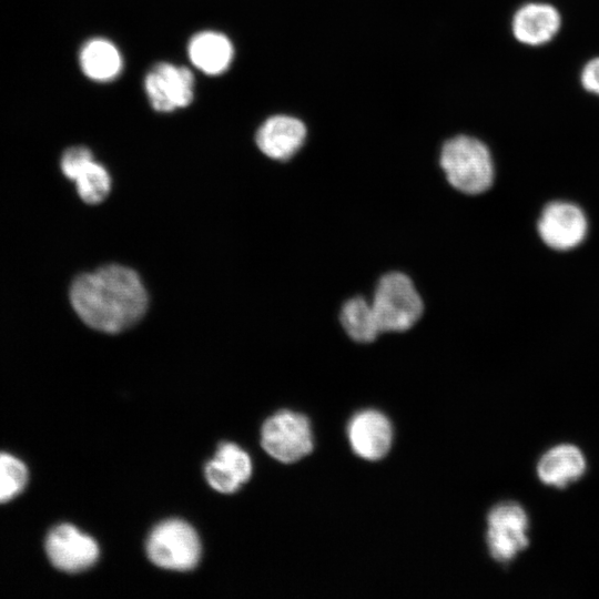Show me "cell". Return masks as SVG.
I'll use <instances>...</instances> for the list:
<instances>
[{"mask_svg":"<svg viewBox=\"0 0 599 599\" xmlns=\"http://www.w3.org/2000/svg\"><path fill=\"white\" fill-rule=\"evenodd\" d=\"M370 303L382 334L408 332L425 313V302L414 280L398 270L378 277Z\"/></svg>","mask_w":599,"mask_h":599,"instance_id":"3","label":"cell"},{"mask_svg":"<svg viewBox=\"0 0 599 599\" xmlns=\"http://www.w3.org/2000/svg\"><path fill=\"white\" fill-rule=\"evenodd\" d=\"M187 55L191 63L206 75L226 72L234 59V47L222 32L204 30L189 41Z\"/></svg>","mask_w":599,"mask_h":599,"instance_id":"15","label":"cell"},{"mask_svg":"<svg viewBox=\"0 0 599 599\" xmlns=\"http://www.w3.org/2000/svg\"><path fill=\"white\" fill-rule=\"evenodd\" d=\"M205 478L209 485L219 493H235L252 475L250 456L237 445L224 443L220 445L205 466Z\"/></svg>","mask_w":599,"mask_h":599,"instance_id":"14","label":"cell"},{"mask_svg":"<svg viewBox=\"0 0 599 599\" xmlns=\"http://www.w3.org/2000/svg\"><path fill=\"white\" fill-rule=\"evenodd\" d=\"M45 551L57 569L70 573L89 569L100 555L95 540L69 524L59 525L49 532Z\"/></svg>","mask_w":599,"mask_h":599,"instance_id":"8","label":"cell"},{"mask_svg":"<svg viewBox=\"0 0 599 599\" xmlns=\"http://www.w3.org/2000/svg\"><path fill=\"white\" fill-rule=\"evenodd\" d=\"M261 444L274 459L284 464L295 463L314 448L311 423L302 414L277 412L263 424Z\"/></svg>","mask_w":599,"mask_h":599,"instance_id":"6","label":"cell"},{"mask_svg":"<svg viewBox=\"0 0 599 599\" xmlns=\"http://www.w3.org/2000/svg\"><path fill=\"white\" fill-rule=\"evenodd\" d=\"M580 82L586 91L599 95V57L590 59L583 65Z\"/></svg>","mask_w":599,"mask_h":599,"instance_id":"20","label":"cell"},{"mask_svg":"<svg viewBox=\"0 0 599 599\" xmlns=\"http://www.w3.org/2000/svg\"><path fill=\"white\" fill-rule=\"evenodd\" d=\"M347 438L353 451L366 460H379L389 451L393 427L380 412L366 409L356 413L347 426Z\"/></svg>","mask_w":599,"mask_h":599,"instance_id":"9","label":"cell"},{"mask_svg":"<svg viewBox=\"0 0 599 599\" xmlns=\"http://www.w3.org/2000/svg\"><path fill=\"white\" fill-rule=\"evenodd\" d=\"M305 124L297 118L277 114L266 119L257 129L255 142L260 151L275 161L292 159L304 145Z\"/></svg>","mask_w":599,"mask_h":599,"instance_id":"11","label":"cell"},{"mask_svg":"<svg viewBox=\"0 0 599 599\" xmlns=\"http://www.w3.org/2000/svg\"><path fill=\"white\" fill-rule=\"evenodd\" d=\"M28 481L26 465L14 456L0 453V502L18 496Z\"/></svg>","mask_w":599,"mask_h":599,"instance_id":"19","label":"cell"},{"mask_svg":"<svg viewBox=\"0 0 599 599\" xmlns=\"http://www.w3.org/2000/svg\"><path fill=\"white\" fill-rule=\"evenodd\" d=\"M150 561L163 569L189 571L201 558V542L194 528L180 519L159 524L146 541Z\"/></svg>","mask_w":599,"mask_h":599,"instance_id":"4","label":"cell"},{"mask_svg":"<svg viewBox=\"0 0 599 599\" xmlns=\"http://www.w3.org/2000/svg\"><path fill=\"white\" fill-rule=\"evenodd\" d=\"M529 516L516 501L494 506L487 516L486 544L490 557L510 564L529 546Z\"/></svg>","mask_w":599,"mask_h":599,"instance_id":"5","label":"cell"},{"mask_svg":"<svg viewBox=\"0 0 599 599\" xmlns=\"http://www.w3.org/2000/svg\"><path fill=\"white\" fill-rule=\"evenodd\" d=\"M439 165L448 185L464 195L483 194L494 183L493 155L488 146L474 136L460 134L445 141Z\"/></svg>","mask_w":599,"mask_h":599,"instance_id":"2","label":"cell"},{"mask_svg":"<svg viewBox=\"0 0 599 599\" xmlns=\"http://www.w3.org/2000/svg\"><path fill=\"white\" fill-rule=\"evenodd\" d=\"M77 184L80 197L88 204L102 202L111 191V177L105 167L91 156L69 176Z\"/></svg>","mask_w":599,"mask_h":599,"instance_id":"18","label":"cell"},{"mask_svg":"<svg viewBox=\"0 0 599 599\" xmlns=\"http://www.w3.org/2000/svg\"><path fill=\"white\" fill-rule=\"evenodd\" d=\"M194 75L184 65L170 62L154 64L144 78V90L158 112H173L189 106L194 98Z\"/></svg>","mask_w":599,"mask_h":599,"instance_id":"7","label":"cell"},{"mask_svg":"<svg viewBox=\"0 0 599 599\" xmlns=\"http://www.w3.org/2000/svg\"><path fill=\"white\" fill-rule=\"evenodd\" d=\"M538 231L544 242L556 250L577 246L587 232V221L582 211L567 202L548 204L539 219Z\"/></svg>","mask_w":599,"mask_h":599,"instance_id":"10","label":"cell"},{"mask_svg":"<svg viewBox=\"0 0 599 599\" xmlns=\"http://www.w3.org/2000/svg\"><path fill=\"white\" fill-rule=\"evenodd\" d=\"M587 470L583 453L572 444H560L541 455L537 463L539 480L549 487L565 489L579 481Z\"/></svg>","mask_w":599,"mask_h":599,"instance_id":"13","label":"cell"},{"mask_svg":"<svg viewBox=\"0 0 599 599\" xmlns=\"http://www.w3.org/2000/svg\"><path fill=\"white\" fill-rule=\"evenodd\" d=\"M79 64L83 74L90 80L108 83L120 75L123 59L112 41L104 38H92L85 41L80 49Z\"/></svg>","mask_w":599,"mask_h":599,"instance_id":"16","label":"cell"},{"mask_svg":"<svg viewBox=\"0 0 599 599\" xmlns=\"http://www.w3.org/2000/svg\"><path fill=\"white\" fill-rule=\"evenodd\" d=\"M79 317L104 333H120L136 324L148 308V293L135 271L119 264L81 274L70 287Z\"/></svg>","mask_w":599,"mask_h":599,"instance_id":"1","label":"cell"},{"mask_svg":"<svg viewBox=\"0 0 599 599\" xmlns=\"http://www.w3.org/2000/svg\"><path fill=\"white\" fill-rule=\"evenodd\" d=\"M560 27V12L546 2L522 4L511 20V30L516 40L530 47L548 43L559 32Z\"/></svg>","mask_w":599,"mask_h":599,"instance_id":"12","label":"cell"},{"mask_svg":"<svg viewBox=\"0 0 599 599\" xmlns=\"http://www.w3.org/2000/svg\"><path fill=\"white\" fill-rule=\"evenodd\" d=\"M338 322L347 337L358 344L373 343L382 334L370 300L361 294L342 303Z\"/></svg>","mask_w":599,"mask_h":599,"instance_id":"17","label":"cell"}]
</instances>
